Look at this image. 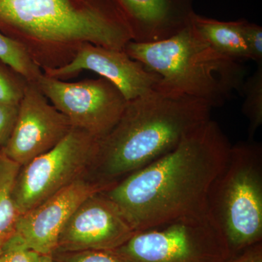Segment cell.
I'll return each mask as SVG.
<instances>
[{"label": "cell", "instance_id": "obj_1", "mask_svg": "<svg viewBox=\"0 0 262 262\" xmlns=\"http://www.w3.org/2000/svg\"><path fill=\"white\" fill-rule=\"evenodd\" d=\"M231 146L218 122L210 119L172 151L102 193L134 232L208 213L210 188Z\"/></svg>", "mask_w": 262, "mask_h": 262}, {"label": "cell", "instance_id": "obj_2", "mask_svg": "<svg viewBox=\"0 0 262 262\" xmlns=\"http://www.w3.org/2000/svg\"><path fill=\"white\" fill-rule=\"evenodd\" d=\"M201 100L158 87L128 101L112 130L98 141L87 176L112 186L158 160L211 119Z\"/></svg>", "mask_w": 262, "mask_h": 262}, {"label": "cell", "instance_id": "obj_3", "mask_svg": "<svg viewBox=\"0 0 262 262\" xmlns=\"http://www.w3.org/2000/svg\"><path fill=\"white\" fill-rule=\"evenodd\" d=\"M160 77L158 87L220 107L241 93L246 78L241 62L213 49L189 23L175 35L156 42L130 41L124 50Z\"/></svg>", "mask_w": 262, "mask_h": 262}, {"label": "cell", "instance_id": "obj_4", "mask_svg": "<svg viewBox=\"0 0 262 262\" xmlns=\"http://www.w3.org/2000/svg\"><path fill=\"white\" fill-rule=\"evenodd\" d=\"M0 28L51 43L124 51L132 37L111 0H0Z\"/></svg>", "mask_w": 262, "mask_h": 262}, {"label": "cell", "instance_id": "obj_5", "mask_svg": "<svg viewBox=\"0 0 262 262\" xmlns=\"http://www.w3.org/2000/svg\"><path fill=\"white\" fill-rule=\"evenodd\" d=\"M208 211L235 251L262 237V145L253 140L231 146L225 166L212 183Z\"/></svg>", "mask_w": 262, "mask_h": 262}, {"label": "cell", "instance_id": "obj_6", "mask_svg": "<svg viewBox=\"0 0 262 262\" xmlns=\"http://www.w3.org/2000/svg\"><path fill=\"white\" fill-rule=\"evenodd\" d=\"M229 251L208 212L137 231L114 251L126 262H225Z\"/></svg>", "mask_w": 262, "mask_h": 262}, {"label": "cell", "instance_id": "obj_7", "mask_svg": "<svg viewBox=\"0 0 262 262\" xmlns=\"http://www.w3.org/2000/svg\"><path fill=\"white\" fill-rule=\"evenodd\" d=\"M98 139L72 127L54 147L20 167L13 198L19 214L87 175L96 155Z\"/></svg>", "mask_w": 262, "mask_h": 262}, {"label": "cell", "instance_id": "obj_8", "mask_svg": "<svg viewBox=\"0 0 262 262\" xmlns=\"http://www.w3.org/2000/svg\"><path fill=\"white\" fill-rule=\"evenodd\" d=\"M35 83L72 127L98 140L115 126L128 102L113 83L102 77L67 82L41 74Z\"/></svg>", "mask_w": 262, "mask_h": 262}, {"label": "cell", "instance_id": "obj_9", "mask_svg": "<svg viewBox=\"0 0 262 262\" xmlns=\"http://www.w3.org/2000/svg\"><path fill=\"white\" fill-rule=\"evenodd\" d=\"M68 119L27 82L18 104L14 127L1 151L20 166L54 147L72 129Z\"/></svg>", "mask_w": 262, "mask_h": 262}, {"label": "cell", "instance_id": "obj_10", "mask_svg": "<svg viewBox=\"0 0 262 262\" xmlns=\"http://www.w3.org/2000/svg\"><path fill=\"white\" fill-rule=\"evenodd\" d=\"M134 232L101 191L86 198L71 215L58 237L56 251H115Z\"/></svg>", "mask_w": 262, "mask_h": 262}, {"label": "cell", "instance_id": "obj_11", "mask_svg": "<svg viewBox=\"0 0 262 262\" xmlns=\"http://www.w3.org/2000/svg\"><path fill=\"white\" fill-rule=\"evenodd\" d=\"M111 186L91 180L87 175L19 215L15 233L27 247L41 255L56 251L58 237L75 210L89 196Z\"/></svg>", "mask_w": 262, "mask_h": 262}, {"label": "cell", "instance_id": "obj_12", "mask_svg": "<svg viewBox=\"0 0 262 262\" xmlns=\"http://www.w3.org/2000/svg\"><path fill=\"white\" fill-rule=\"evenodd\" d=\"M94 72L113 83L127 101L147 94L158 87L160 77L125 51L83 43L75 58L67 64L48 69L46 75L66 78L81 71Z\"/></svg>", "mask_w": 262, "mask_h": 262}, {"label": "cell", "instance_id": "obj_13", "mask_svg": "<svg viewBox=\"0 0 262 262\" xmlns=\"http://www.w3.org/2000/svg\"><path fill=\"white\" fill-rule=\"evenodd\" d=\"M130 30L132 41L159 42L190 23L194 0H111Z\"/></svg>", "mask_w": 262, "mask_h": 262}, {"label": "cell", "instance_id": "obj_14", "mask_svg": "<svg viewBox=\"0 0 262 262\" xmlns=\"http://www.w3.org/2000/svg\"><path fill=\"white\" fill-rule=\"evenodd\" d=\"M190 22L201 37L221 54L238 62L251 60L241 34L239 20L223 21L194 13Z\"/></svg>", "mask_w": 262, "mask_h": 262}, {"label": "cell", "instance_id": "obj_15", "mask_svg": "<svg viewBox=\"0 0 262 262\" xmlns=\"http://www.w3.org/2000/svg\"><path fill=\"white\" fill-rule=\"evenodd\" d=\"M20 165L0 150V248L15 232L19 214L13 189Z\"/></svg>", "mask_w": 262, "mask_h": 262}, {"label": "cell", "instance_id": "obj_16", "mask_svg": "<svg viewBox=\"0 0 262 262\" xmlns=\"http://www.w3.org/2000/svg\"><path fill=\"white\" fill-rule=\"evenodd\" d=\"M0 61L27 82L37 81L41 72L25 48L0 32Z\"/></svg>", "mask_w": 262, "mask_h": 262}, {"label": "cell", "instance_id": "obj_17", "mask_svg": "<svg viewBox=\"0 0 262 262\" xmlns=\"http://www.w3.org/2000/svg\"><path fill=\"white\" fill-rule=\"evenodd\" d=\"M241 93L244 96L242 113L249 122V140L262 125V62L252 75L245 79Z\"/></svg>", "mask_w": 262, "mask_h": 262}, {"label": "cell", "instance_id": "obj_18", "mask_svg": "<svg viewBox=\"0 0 262 262\" xmlns=\"http://www.w3.org/2000/svg\"><path fill=\"white\" fill-rule=\"evenodd\" d=\"M39 255L27 247L15 232L2 246L0 262H38Z\"/></svg>", "mask_w": 262, "mask_h": 262}, {"label": "cell", "instance_id": "obj_19", "mask_svg": "<svg viewBox=\"0 0 262 262\" xmlns=\"http://www.w3.org/2000/svg\"><path fill=\"white\" fill-rule=\"evenodd\" d=\"M52 256L53 262H126L114 251H56Z\"/></svg>", "mask_w": 262, "mask_h": 262}, {"label": "cell", "instance_id": "obj_20", "mask_svg": "<svg viewBox=\"0 0 262 262\" xmlns=\"http://www.w3.org/2000/svg\"><path fill=\"white\" fill-rule=\"evenodd\" d=\"M27 82H20L0 65V102L18 105Z\"/></svg>", "mask_w": 262, "mask_h": 262}, {"label": "cell", "instance_id": "obj_21", "mask_svg": "<svg viewBox=\"0 0 262 262\" xmlns=\"http://www.w3.org/2000/svg\"><path fill=\"white\" fill-rule=\"evenodd\" d=\"M241 34L251 60L256 63L262 62V28L258 24L251 23L245 19H239Z\"/></svg>", "mask_w": 262, "mask_h": 262}, {"label": "cell", "instance_id": "obj_22", "mask_svg": "<svg viewBox=\"0 0 262 262\" xmlns=\"http://www.w3.org/2000/svg\"><path fill=\"white\" fill-rule=\"evenodd\" d=\"M18 105L0 102V147L3 149L14 127Z\"/></svg>", "mask_w": 262, "mask_h": 262}, {"label": "cell", "instance_id": "obj_23", "mask_svg": "<svg viewBox=\"0 0 262 262\" xmlns=\"http://www.w3.org/2000/svg\"><path fill=\"white\" fill-rule=\"evenodd\" d=\"M251 247V249L248 250L238 258L229 262H262L261 247L258 244L253 245Z\"/></svg>", "mask_w": 262, "mask_h": 262}, {"label": "cell", "instance_id": "obj_24", "mask_svg": "<svg viewBox=\"0 0 262 262\" xmlns=\"http://www.w3.org/2000/svg\"><path fill=\"white\" fill-rule=\"evenodd\" d=\"M38 262H53V256L52 254L39 255Z\"/></svg>", "mask_w": 262, "mask_h": 262}, {"label": "cell", "instance_id": "obj_25", "mask_svg": "<svg viewBox=\"0 0 262 262\" xmlns=\"http://www.w3.org/2000/svg\"><path fill=\"white\" fill-rule=\"evenodd\" d=\"M0 249H1V248H0Z\"/></svg>", "mask_w": 262, "mask_h": 262}]
</instances>
